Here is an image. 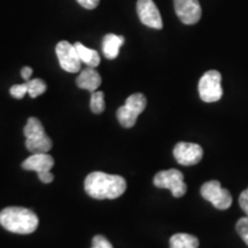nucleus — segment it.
<instances>
[{"label": "nucleus", "instance_id": "obj_1", "mask_svg": "<svg viewBox=\"0 0 248 248\" xmlns=\"http://www.w3.org/2000/svg\"><path fill=\"white\" fill-rule=\"evenodd\" d=\"M85 192L93 199H117L126 190V182L122 176L94 171L84 182Z\"/></svg>", "mask_w": 248, "mask_h": 248}, {"label": "nucleus", "instance_id": "obj_2", "mask_svg": "<svg viewBox=\"0 0 248 248\" xmlns=\"http://www.w3.org/2000/svg\"><path fill=\"white\" fill-rule=\"evenodd\" d=\"M38 224V216L24 207H7L0 212V225L13 233L30 234L37 230Z\"/></svg>", "mask_w": 248, "mask_h": 248}, {"label": "nucleus", "instance_id": "obj_3", "mask_svg": "<svg viewBox=\"0 0 248 248\" xmlns=\"http://www.w3.org/2000/svg\"><path fill=\"white\" fill-rule=\"evenodd\" d=\"M26 147L31 154L47 153L53 146L52 139L46 135L44 126L37 117H30L23 129Z\"/></svg>", "mask_w": 248, "mask_h": 248}, {"label": "nucleus", "instance_id": "obj_4", "mask_svg": "<svg viewBox=\"0 0 248 248\" xmlns=\"http://www.w3.org/2000/svg\"><path fill=\"white\" fill-rule=\"evenodd\" d=\"M147 100L142 93H133L125 100V104L116 111V116L123 128H132L138 116L145 110Z\"/></svg>", "mask_w": 248, "mask_h": 248}, {"label": "nucleus", "instance_id": "obj_5", "mask_svg": "<svg viewBox=\"0 0 248 248\" xmlns=\"http://www.w3.org/2000/svg\"><path fill=\"white\" fill-rule=\"evenodd\" d=\"M153 183L159 188H168L175 198H182L187 191V185L184 183V175L177 169L157 172Z\"/></svg>", "mask_w": 248, "mask_h": 248}, {"label": "nucleus", "instance_id": "obj_6", "mask_svg": "<svg viewBox=\"0 0 248 248\" xmlns=\"http://www.w3.org/2000/svg\"><path fill=\"white\" fill-rule=\"evenodd\" d=\"M54 166V159L47 153L31 154L28 159L23 161L22 168L29 171H36L38 173L39 181L44 184H49L53 182L54 176L51 169Z\"/></svg>", "mask_w": 248, "mask_h": 248}, {"label": "nucleus", "instance_id": "obj_7", "mask_svg": "<svg viewBox=\"0 0 248 248\" xmlns=\"http://www.w3.org/2000/svg\"><path fill=\"white\" fill-rule=\"evenodd\" d=\"M222 75L217 70H209L199 80V94L204 102H216L222 98Z\"/></svg>", "mask_w": 248, "mask_h": 248}, {"label": "nucleus", "instance_id": "obj_8", "mask_svg": "<svg viewBox=\"0 0 248 248\" xmlns=\"http://www.w3.org/2000/svg\"><path fill=\"white\" fill-rule=\"evenodd\" d=\"M200 193L204 200L213 203L215 208L225 210L230 208L232 204V195L230 192L222 187L221 183L210 181L201 186Z\"/></svg>", "mask_w": 248, "mask_h": 248}, {"label": "nucleus", "instance_id": "obj_9", "mask_svg": "<svg viewBox=\"0 0 248 248\" xmlns=\"http://www.w3.org/2000/svg\"><path fill=\"white\" fill-rule=\"evenodd\" d=\"M55 53H57L62 69L68 73H78L80 70L82 61H80L75 45H71L66 40H62L58 43L57 47H55Z\"/></svg>", "mask_w": 248, "mask_h": 248}, {"label": "nucleus", "instance_id": "obj_10", "mask_svg": "<svg viewBox=\"0 0 248 248\" xmlns=\"http://www.w3.org/2000/svg\"><path fill=\"white\" fill-rule=\"evenodd\" d=\"M203 150L200 145L193 142H178L173 148V156L179 164L185 167L194 166L202 159Z\"/></svg>", "mask_w": 248, "mask_h": 248}, {"label": "nucleus", "instance_id": "obj_11", "mask_svg": "<svg viewBox=\"0 0 248 248\" xmlns=\"http://www.w3.org/2000/svg\"><path fill=\"white\" fill-rule=\"evenodd\" d=\"M175 12L184 24H195L201 18V6L199 0H173Z\"/></svg>", "mask_w": 248, "mask_h": 248}, {"label": "nucleus", "instance_id": "obj_12", "mask_svg": "<svg viewBox=\"0 0 248 248\" xmlns=\"http://www.w3.org/2000/svg\"><path fill=\"white\" fill-rule=\"evenodd\" d=\"M137 14L140 22L145 26L157 30L163 28L162 17L153 0H138Z\"/></svg>", "mask_w": 248, "mask_h": 248}, {"label": "nucleus", "instance_id": "obj_13", "mask_svg": "<svg viewBox=\"0 0 248 248\" xmlns=\"http://www.w3.org/2000/svg\"><path fill=\"white\" fill-rule=\"evenodd\" d=\"M76 84L79 89L94 92L101 85V76L94 68L88 67L86 69L80 71L79 76L76 79Z\"/></svg>", "mask_w": 248, "mask_h": 248}, {"label": "nucleus", "instance_id": "obj_14", "mask_svg": "<svg viewBox=\"0 0 248 248\" xmlns=\"http://www.w3.org/2000/svg\"><path fill=\"white\" fill-rule=\"evenodd\" d=\"M124 44V37L123 36H116L114 33H108L104 37L102 40V52L104 55L109 60L116 59L119 57L120 48L122 47Z\"/></svg>", "mask_w": 248, "mask_h": 248}, {"label": "nucleus", "instance_id": "obj_15", "mask_svg": "<svg viewBox=\"0 0 248 248\" xmlns=\"http://www.w3.org/2000/svg\"><path fill=\"white\" fill-rule=\"evenodd\" d=\"M74 45H75L77 52H78L80 61L83 63H85L86 66L91 68H95L99 66V63H100V55H99L95 49L86 47L82 43H76Z\"/></svg>", "mask_w": 248, "mask_h": 248}, {"label": "nucleus", "instance_id": "obj_16", "mask_svg": "<svg viewBox=\"0 0 248 248\" xmlns=\"http://www.w3.org/2000/svg\"><path fill=\"white\" fill-rule=\"evenodd\" d=\"M199 240L188 233H176L170 238V248H198Z\"/></svg>", "mask_w": 248, "mask_h": 248}, {"label": "nucleus", "instance_id": "obj_17", "mask_svg": "<svg viewBox=\"0 0 248 248\" xmlns=\"http://www.w3.org/2000/svg\"><path fill=\"white\" fill-rule=\"evenodd\" d=\"M27 85H28V94H29L31 98L39 97V95L43 94V93L46 91V89H47L46 83L40 78H33V79L28 80Z\"/></svg>", "mask_w": 248, "mask_h": 248}, {"label": "nucleus", "instance_id": "obj_18", "mask_svg": "<svg viewBox=\"0 0 248 248\" xmlns=\"http://www.w3.org/2000/svg\"><path fill=\"white\" fill-rule=\"evenodd\" d=\"M90 107L94 114H101L105 110V98L104 92L94 91L92 92L91 101H90Z\"/></svg>", "mask_w": 248, "mask_h": 248}, {"label": "nucleus", "instance_id": "obj_19", "mask_svg": "<svg viewBox=\"0 0 248 248\" xmlns=\"http://www.w3.org/2000/svg\"><path fill=\"white\" fill-rule=\"evenodd\" d=\"M238 234L240 235V238L245 241V244L248 246V217H243L239 221L237 222L235 225Z\"/></svg>", "mask_w": 248, "mask_h": 248}, {"label": "nucleus", "instance_id": "obj_20", "mask_svg": "<svg viewBox=\"0 0 248 248\" xmlns=\"http://www.w3.org/2000/svg\"><path fill=\"white\" fill-rule=\"evenodd\" d=\"M11 92V95L15 99H22L24 98V95L28 93V85L27 83L24 84H17V85H13L9 90Z\"/></svg>", "mask_w": 248, "mask_h": 248}, {"label": "nucleus", "instance_id": "obj_21", "mask_svg": "<svg viewBox=\"0 0 248 248\" xmlns=\"http://www.w3.org/2000/svg\"><path fill=\"white\" fill-rule=\"evenodd\" d=\"M91 248H113V245L109 243L107 238L104 235L98 234L93 237L92 239V247Z\"/></svg>", "mask_w": 248, "mask_h": 248}, {"label": "nucleus", "instance_id": "obj_22", "mask_svg": "<svg viewBox=\"0 0 248 248\" xmlns=\"http://www.w3.org/2000/svg\"><path fill=\"white\" fill-rule=\"evenodd\" d=\"M76 1L85 9H94L98 7L100 0H76Z\"/></svg>", "mask_w": 248, "mask_h": 248}, {"label": "nucleus", "instance_id": "obj_23", "mask_svg": "<svg viewBox=\"0 0 248 248\" xmlns=\"http://www.w3.org/2000/svg\"><path fill=\"white\" fill-rule=\"evenodd\" d=\"M239 204H240L241 209H243L248 216V188H247V190H245L243 193L240 194Z\"/></svg>", "mask_w": 248, "mask_h": 248}, {"label": "nucleus", "instance_id": "obj_24", "mask_svg": "<svg viewBox=\"0 0 248 248\" xmlns=\"http://www.w3.org/2000/svg\"><path fill=\"white\" fill-rule=\"evenodd\" d=\"M21 75H22L24 80H30V76L32 75V68L30 67H23L22 70H21Z\"/></svg>", "mask_w": 248, "mask_h": 248}]
</instances>
